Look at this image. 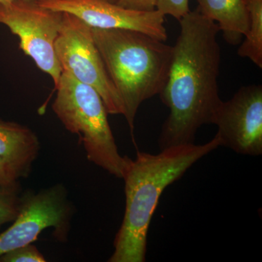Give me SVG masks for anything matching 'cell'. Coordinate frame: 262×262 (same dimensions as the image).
Instances as JSON below:
<instances>
[{
  "instance_id": "9c48e42d",
  "label": "cell",
  "mask_w": 262,
  "mask_h": 262,
  "mask_svg": "<svg viewBox=\"0 0 262 262\" xmlns=\"http://www.w3.org/2000/svg\"><path fill=\"white\" fill-rule=\"evenodd\" d=\"M49 9L68 13L91 28L127 29L144 33L166 42L165 15L158 10L139 11L122 8L106 0H37Z\"/></svg>"
},
{
  "instance_id": "ba28073f",
  "label": "cell",
  "mask_w": 262,
  "mask_h": 262,
  "mask_svg": "<svg viewBox=\"0 0 262 262\" xmlns=\"http://www.w3.org/2000/svg\"><path fill=\"white\" fill-rule=\"evenodd\" d=\"M213 124L221 146L241 155H262L261 84L244 86L229 101H222Z\"/></svg>"
},
{
  "instance_id": "8992f818",
  "label": "cell",
  "mask_w": 262,
  "mask_h": 262,
  "mask_svg": "<svg viewBox=\"0 0 262 262\" xmlns=\"http://www.w3.org/2000/svg\"><path fill=\"white\" fill-rule=\"evenodd\" d=\"M63 13L41 6L37 0L0 3V24L18 37L20 49L39 70L50 75L55 89L63 72L55 50Z\"/></svg>"
},
{
  "instance_id": "ac0fdd59",
  "label": "cell",
  "mask_w": 262,
  "mask_h": 262,
  "mask_svg": "<svg viewBox=\"0 0 262 262\" xmlns=\"http://www.w3.org/2000/svg\"><path fill=\"white\" fill-rule=\"evenodd\" d=\"M11 1H13V0H0V3H7Z\"/></svg>"
},
{
  "instance_id": "8fae6325",
  "label": "cell",
  "mask_w": 262,
  "mask_h": 262,
  "mask_svg": "<svg viewBox=\"0 0 262 262\" xmlns=\"http://www.w3.org/2000/svg\"><path fill=\"white\" fill-rule=\"evenodd\" d=\"M202 15L217 24L226 42L237 46L246 36L249 16L244 0H196Z\"/></svg>"
},
{
  "instance_id": "5b68a950",
  "label": "cell",
  "mask_w": 262,
  "mask_h": 262,
  "mask_svg": "<svg viewBox=\"0 0 262 262\" xmlns=\"http://www.w3.org/2000/svg\"><path fill=\"white\" fill-rule=\"evenodd\" d=\"M55 50L63 72L96 90L108 114L124 115L123 103L108 75L89 26L75 15L63 13Z\"/></svg>"
},
{
  "instance_id": "d6986e66",
  "label": "cell",
  "mask_w": 262,
  "mask_h": 262,
  "mask_svg": "<svg viewBox=\"0 0 262 262\" xmlns=\"http://www.w3.org/2000/svg\"><path fill=\"white\" fill-rule=\"evenodd\" d=\"M106 1H108L110 2V3H115V4H117V3L119 1V0H106Z\"/></svg>"
},
{
  "instance_id": "7a4b0ae2",
  "label": "cell",
  "mask_w": 262,
  "mask_h": 262,
  "mask_svg": "<svg viewBox=\"0 0 262 262\" xmlns=\"http://www.w3.org/2000/svg\"><path fill=\"white\" fill-rule=\"evenodd\" d=\"M221 146L217 134L201 145L170 146L158 154L139 151L129 158L125 181V210L110 262H144L151 219L165 189L188 169Z\"/></svg>"
},
{
  "instance_id": "7c38bea8",
  "label": "cell",
  "mask_w": 262,
  "mask_h": 262,
  "mask_svg": "<svg viewBox=\"0 0 262 262\" xmlns=\"http://www.w3.org/2000/svg\"><path fill=\"white\" fill-rule=\"evenodd\" d=\"M249 16V27L237 54L248 58L262 68V0H244Z\"/></svg>"
},
{
  "instance_id": "9a60e30c",
  "label": "cell",
  "mask_w": 262,
  "mask_h": 262,
  "mask_svg": "<svg viewBox=\"0 0 262 262\" xmlns=\"http://www.w3.org/2000/svg\"><path fill=\"white\" fill-rule=\"evenodd\" d=\"M189 3V0H158L156 10L179 20L190 11Z\"/></svg>"
},
{
  "instance_id": "4fadbf2b",
  "label": "cell",
  "mask_w": 262,
  "mask_h": 262,
  "mask_svg": "<svg viewBox=\"0 0 262 262\" xmlns=\"http://www.w3.org/2000/svg\"><path fill=\"white\" fill-rule=\"evenodd\" d=\"M18 188H0V227L13 222L20 209Z\"/></svg>"
},
{
  "instance_id": "277c9868",
  "label": "cell",
  "mask_w": 262,
  "mask_h": 262,
  "mask_svg": "<svg viewBox=\"0 0 262 262\" xmlns=\"http://www.w3.org/2000/svg\"><path fill=\"white\" fill-rule=\"evenodd\" d=\"M55 89L53 112L67 130L79 136L89 161L123 178L129 158L119 152L107 110L97 91L64 72Z\"/></svg>"
},
{
  "instance_id": "e0dca14e",
  "label": "cell",
  "mask_w": 262,
  "mask_h": 262,
  "mask_svg": "<svg viewBox=\"0 0 262 262\" xmlns=\"http://www.w3.org/2000/svg\"><path fill=\"white\" fill-rule=\"evenodd\" d=\"M158 0H119L117 5L127 9L139 11H154Z\"/></svg>"
},
{
  "instance_id": "5bb4252c",
  "label": "cell",
  "mask_w": 262,
  "mask_h": 262,
  "mask_svg": "<svg viewBox=\"0 0 262 262\" xmlns=\"http://www.w3.org/2000/svg\"><path fill=\"white\" fill-rule=\"evenodd\" d=\"M46 258L36 246L27 245L0 256V262H45Z\"/></svg>"
},
{
  "instance_id": "52a82bcc",
  "label": "cell",
  "mask_w": 262,
  "mask_h": 262,
  "mask_svg": "<svg viewBox=\"0 0 262 262\" xmlns=\"http://www.w3.org/2000/svg\"><path fill=\"white\" fill-rule=\"evenodd\" d=\"M72 208L63 186H53L20 198V209L13 224L0 234V256L15 248L32 244L41 232L53 228L59 241H65Z\"/></svg>"
},
{
  "instance_id": "2e32d148",
  "label": "cell",
  "mask_w": 262,
  "mask_h": 262,
  "mask_svg": "<svg viewBox=\"0 0 262 262\" xmlns=\"http://www.w3.org/2000/svg\"><path fill=\"white\" fill-rule=\"evenodd\" d=\"M18 179L14 169L0 158V188H18Z\"/></svg>"
},
{
  "instance_id": "30bf717a",
  "label": "cell",
  "mask_w": 262,
  "mask_h": 262,
  "mask_svg": "<svg viewBox=\"0 0 262 262\" xmlns=\"http://www.w3.org/2000/svg\"><path fill=\"white\" fill-rule=\"evenodd\" d=\"M39 149L37 136L31 129L0 120V158L14 169L19 178L28 176Z\"/></svg>"
},
{
  "instance_id": "3957f363",
  "label": "cell",
  "mask_w": 262,
  "mask_h": 262,
  "mask_svg": "<svg viewBox=\"0 0 262 262\" xmlns=\"http://www.w3.org/2000/svg\"><path fill=\"white\" fill-rule=\"evenodd\" d=\"M91 33L121 98L123 116L133 132L141 103L160 95L166 83L173 46L144 33L127 29L91 28Z\"/></svg>"
},
{
  "instance_id": "6da1fadb",
  "label": "cell",
  "mask_w": 262,
  "mask_h": 262,
  "mask_svg": "<svg viewBox=\"0 0 262 262\" xmlns=\"http://www.w3.org/2000/svg\"><path fill=\"white\" fill-rule=\"evenodd\" d=\"M179 21L180 34L173 46L166 83L160 94L170 110L158 140L160 149L193 144L198 129L213 124L222 102L218 84V25L198 9Z\"/></svg>"
}]
</instances>
